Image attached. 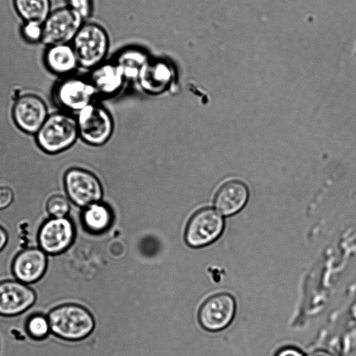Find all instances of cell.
<instances>
[{
  "label": "cell",
  "instance_id": "obj_1",
  "mask_svg": "<svg viewBox=\"0 0 356 356\" xmlns=\"http://www.w3.org/2000/svg\"><path fill=\"white\" fill-rule=\"evenodd\" d=\"M79 136L76 118L58 111L49 114L35 134L38 147L47 154H57L71 147Z\"/></svg>",
  "mask_w": 356,
  "mask_h": 356
},
{
  "label": "cell",
  "instance_id": "obj_2",
  "mask_svg": "<svg viewBox=\"0 0 356 356\" xmlns=\"http://www.w3.org/2000/svg\"><path fill=\"white\" fill-rule=\"evenodd\" d=\"M47 315L51 333L65 341L81 340L92 332L95 326L90 312L76 304L60 305L51 309Z\"/></svg>",
  "mask_w": 356,
  "mask_h": 356
},
{
  "label": "cell",
  "instance_id": "obj_3",
  "mask_svg": "<svg viewBox=\"0 0 356 356\" xmlns=\"http://www.w3.org/2000/svg\"><path fill=\"white\" fill-rule=\"evenodd\" d=\"M71 44L79 67L91 70L105 61L110 38L103 26L94 22H85Z\"/></svg>",
  "mask_w": 356,
  "mask_h": 356
},
{
  "label": "cell",
  "instance_id": "obj_4",
  "mask_svg": "<svg viewBox=\"0 0 356 356\" xmlns=\"http://www.w3.org/2000/svg\"><path fill=\"white\" fill-rule=\"evenodd\" d=\"M96 95L89 79L72 74L61 77L54 83L51 99L59 111L78 113L93 102Z\"/></svg>",
  "mask_w": 356,
  "mask_h": 356
},
{
  "label": "cell",
  "instance_id": "obj_5",
  "mask_svg": "<svg viewBox=\"0 0 356 356\" xmlns=\"http://www.w3.org/2000/svg\"><path fill=\"white\" fill-rule=\"evenodd\" d=\"M67 197L78 207L85 208L101 201L103 188L92 172L80 168L68 169L63 176Z\"/></svg>",
  "mask_w": 356,
  "mask_h": 356
},
{
  "label": "cell",
  "instance_id": "obj_6",
  "mask_svg": "<svg viewBox=\"0 0 356 356\" xmlns=\"http://www.w3.org/2000/svg\"><path fill=\"white\" fill-rule=\"evenodd\" d=\"M76 118L79 136L88 145H104L112 135V118L107 110L101 105L92 102L81 109Z\"/></svg>",
  "mask_w": 356,
  "mask_h": 356
},
{
  "label": "cell",
  "instance_id": "obj_7",
  "mask_svg": "<svg viewBox=\"0 0 356 356\" xmlns=\"http://www.w3.org/2000/svg\"><path fill=\"white\" fill-rule=\"evenodd\" d=\"M84 22L83 17L70 7L57 8L43 23L42 43L46 47L71 43Z\"/></svg>",
  "mask_w": 356,
  "mask_h": 356
},
{
  "label": "cell",
  "instance_id": "obj_8",
  "mask_svg": "<svg viewBox=\"0 0 356 356\" xmlns=\"http://www.w3.org/2000/svg\"><path fill=\"white\" fill-rule=\"evenodd\" d=\"M74 238V225L68 217H49L40 225L37 234L38 247L48 256L65 252L72 245Z\"/></svg>",
  "mask_w": 356,
  "mask_h": 356
},
{
  "label": "cell",
  "instance_id": "obj_9",
  "mask_svg": "<svg viewBox=\"0 0 356 356\" xmlns=\"http://www.w3.org/2000/svg\"><path fill=\"white\" fill-rule=\"evenodd\" d=\"M225 220L216 209L204 208L197 211L190 219L185 239L192 248H200L216 241L222 234Z\"/></svg>",
  "mask_w": 356,
  "mask_h": 356
},
{
  "label": "cell",
  "instance_id": "obj_10",
  "mask_svg": "<svg viewBox=\"0 0 356 356\" xmlns=\"http://www.w3.org/2000/svg\"><path fill=\"white\" fill-rule=\"evenodd\" d=\"M237 303L236 298L229 293L216 294L202 305L199 312V321L207 330L218 332L227 327L236 316Z\"/></svg>",
  "mask_w": 356,
  "mask_h": 356
},
{
  "label": "cell",
  "instance_id": "obj_11",
  "mask_svg": "<svg viewBox=\"0 0 356 356\" xmlns=\"http://www.w3.org/2000/svg\"><path fill=\"white\" fill-rule=\"evenodd\" d=\"M15 126L22 132L35 135L46 120L48 108L44 101L38 95L26 93L15 101L11 111Z\"/></svg>",
  "mask_w": 356,
  "mask_h": 356
},
{
  "label": "cell",
  "instance_id": "obj_12",
  "mask_svg": "<svg viewBox=\"0 0 356 356\" xmlns=\"http://www.w3.org/2000/svg\"><path fill=\"white\" fill-rule=\"evenodd\" d=\"M37 300L35 291L17 280L0 282V316L14 317L26 312Z\"/></svg>",
  "mask_w": 356,
  "mask_h": 356
},
{
  "label": "cell",
  "instance_id": "obj_13",
  "mask_svg": "<svg viewBox=\"0 0 356 356\" xmlns=\"http://www.w3.org/2000/svg\"><path fill=\"white\" fill-rule=\"evenodd\" d=\"M48 255L38 247H29L14 257L11 270L15 280L31 285L45 275L49 264Z\"/></svg>",
  "mask_w": 356,
  "mask_h": 356
},
{
  "label": "cell",
  "instance_id": "obj_14",
  "mask_svg": "<svg viewBox=\"0 0 356 356\" xmlns=\"http://www.w3.org/2000/svg\"><path fill=\"white\" fill-rule=\"evenodd\" d=\"M175 76V70L171 62L163 58L150 56L137 81L147 93L159 95L170 87L174 83Z\"/></svg>",
  "mask_w": 356,
  "mask_h": 356
},
{
  "label": "cell",
  "instance_id": "obj_15",
  "mask_svg": "<svg viewBox=\"0 0 356 356\" xmlns=\"http://www.w3.org/2000/svg\"><path fill=\"white\" fill-rule=\"evenodd\" d=\"M249 195V189L243 181L228 180L219 188L215 195V209L222 216H233L245 206Z\"/></svg>",
  "mask_w": 356,
  "mask_h": 356
},
{
  "label": "cell",
  "instance_id": "obj_16",
  "mask_svg": "<svg viewBox=\"0 0 356 356\" xmlns=\"http://www.w3.org/2000/svg\"><path fill=\"white\" fill-rule=\"evenodd\" d=\"M43 62L50 73L60 77L72 75L79 67L71 43L47 46L43 54Z\"/></svg>",
  "mask_w": 356,
  "mask_h": 356
},
{
  "label": "cell",
  "instance_id": "obj_17",
  "mask_svg": "<svg viewBox=\"0 0 356 356\" xmlns=\"http://www.w3.org/2000/svg\"><path fill=\"white\" fill-rule=\"evenodd\" d=\"M90 71L89 79L97 95L111 96L122 88L126 81L122 68L114 60H105Z\"/></svg>",
  "mask_w": 356,
  "mask_h": 356
},
{
  "label": "cell",
  "instance_id": "obj_18",
  "mask_svg": "<svg viewBox=\"0 0 356 356\" xmlns=\"http://www.w3.org/2000/svg\"><path fill=\"white\" fill-rule=\"evenodd\" d=\"M149 58L150 56L145 49L138 47H128L118 52L113 60L122 68L126 80L137 81Z\"/></svg>",
  "mask_w": 356,
  "mask_h": 356
},
{
  "label": "cell",
  "instance_id": "obj_19",
  "mask_svg": "<svg viewBox=\"0 0 356 356\" xmlns=\"http://www.w3.org/2000/svg\"><path fill=\"white\" fill-rule=\"evenodd\" d=\"M112 221L109 208L102 202H96L83 209L81 222L84 227L92 233L106 230Z\"/></svg>",
  "mask_w": 356,
  "mask_h": 356
},
{
  "label": "cell",
  "instance_id": "obj_20",
  "mask_svg": "<svg viewBox=\"0 0 356 356\" xmlns=\"http://www.w3.org/2000/svg\"><path fill=\"white\" fill-rule=\"evenodd\" d=\"M15 10L23 22L43 24L51 12V0H13Z\"/></svg>",
  "mask_w": 356,
  "mask_h": 356
},
{
  "label": "cell",
  "instance_id": "obj_21",
  "mask_svg": "<svg viewBox=\"0 0 356 356\" xmlns=\"http://www.w3.org/2000/svg\"><path fill=\"white\" fill-rule=\"evenodd\" d=\"M25 330L32 339L43 340L51 333V326L47 315L36 313L29 316L25 323Z\"/></svg>",
  "mask_w": 356,
  "mask_h": 356
},
{
  "label": "cell",
  "instance_id": "obj_22",
  "mask_svg": "<svg viewBox=\"0 0 356 356\" xmlns=\"http://www.w3.org/2000/svg\"><path fill=\"white\" fill-rule=\"evenodd\" d=\"M45 209L51 218L67 217L70 211V202L67 197L54 194L47 200Z\"/></svg>",
  "mask_w": 356,
  "mask_h": 356
},
{
  "label": "cell",
  "instance_id": "obj_23",
  "mask_svg": "<svg viewBox=\"0 0 356 356\" xmlns=\"http://www.w3.org/2000/svg\"><path fill=\"white\" fill-rule=\"evenodd\" d=\"M19 32L22 39L27 43L42 42L43 24L38 22H23Z\"/></svg>",
  "mask_w": 356,
  "mask_h": 356
},
{
  "label": "cell",
  "instance_id": "obj_24",
  "mask_svg": "<svg viewBox=\"0 0 356 356\" xmlns=\"http://www.w3.org/2000/svg\"><path fill=\"white\" fill-rule=\"evenodd\" d=\"M67 6L79 13L86 21L92 14V0H65Z\"/></svg>",
  "mask_w": 356,
  "mask_h": 356
},
{
  "label": "cell",
  "instance_id": "obj_25",
  "mask_svg": "<svg viewBox=\"0 0 356 356\" xmlns=\"http://www.w3.org/2000/svg\"><path fill=\"white\" fill-rule=\"evenodd\" d=\"M14 200V192L8 186H0V211L8 208Z\"/></svg>",
  "mask_w": 356,
  "mask_h": 356
},
{
  "label": "cell",
  "instance_id": "obj_26",
  "mask_svg": "<svg viewBox=\"0 0 356 356\" xmlns=\"http://www.w3.org/2000/svg\"><path fill=\"white\" fill-rule=\"evenodd\" d=\"M275 356H306L299 349L295 347H285L280 350L275 355Z\"/></svg>",
  "mask_w": 356,
  "mask_h": 356
},
{
  "label": "cell",
  "instance_id": "obj_27",
  "mask_svg": "<svg viewBox=\"0 0 356 356\" xmlns=\"http://www.w3.org/2000/svg\"><path fill=\"white\" fill-rule=\"evenodd\" d=\"M8 241V234L6 229L0 225V252L5 248Z\"/></svg>",
  "mask_w": 356,
  "mask_h": 356
},
{
  "label": "cell",
  "instance_id": "obj_28",
  "mask_svg": "<svg viewBox=\"0 0 356 356\" xmlns=\"http://www.w3.org/2000/svg\"><path fill=\"white\" fill-rule=\"evenodd\" d=\"M307 356H333V355L326 350H316L311 352Z\"/></svg>",
  "mask_w": 356,
  "mask_h": 356
}]
</instances>
